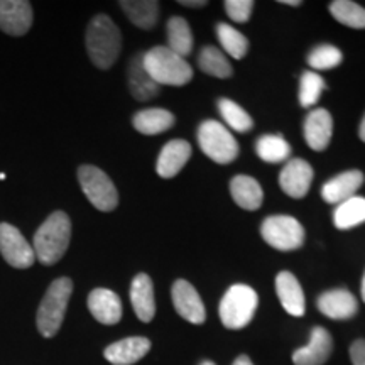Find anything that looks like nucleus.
Listing matches in <instances>:
<instances>
[{"mask_svg": "<svg viewBox=\"0 0 365 365\" xmlns=\"http://www.w3.org/2000/svg\"><path fill=\"white\" fill-rule=\"evenodd\" d=\"M217 38L220 41L223 53H227L234 59H242L249 53V39L240 31H237L234 26L220 22L217 26Z\"/></svg>", "mask_w": 365, "mask_h": 365, "instance_id": "nucleus-30", "label": "nucleus"}, {"mask_svg": "<svg viewBox=\"0 0 365 365\" xmlns=\"http://www.w3.org/2000/svg\"><path fill=\"white\" fill-rule=\"evenodd\" d=\"M191 158V145L188 140L185 139H173L168 143L159 153L158 163H156V171L158 175L164 178V180H170L175 178L182 168L186 166V163Z\"/></svg>", "mask_w": 365, "mask_h": 365, "instance_id": "nucleus-16", "label": "nucleus"}, {"mask_svg": "<svg viewBox=\"0 0 365 365\" xmlns=\"http://www.w3.org/2000/svg\"><path fill=\"white\" fill-rule=\"evenodd\" d=\"M364 182V173L359 170H350L341 175L331 178L322 188V196L327 203L340 205L345 200L352 198Z\"/></svg>", "mask_w": 365, "mask_h": 365, "instance_id": "nucleus-20", "label": "nucleus"}, {"mask_svg": "<svg viewBox=\"0 0 365 365\" xmlns=\"http://www.w3.org/2000/svg\"><path fill=\"white\" fill-rule=\"evenodd\" d=\"M0 254L9 266L16 269H29L36 262L33 245L26 240L19 228L11 223H0Z\"/></svg>", "mask_w": 365, "mask_h": 365, "instance_id": "nucleus-9", "label": "nucleus"}, {"mask_svg": "<svg viewBox=\"0 0 365 365\" xmlns=\"http://www.w3.org/2000/svg\"><path fill=\"white\" fill-rule=\"evenodd\" d=\"M313 168L304 159H287L279 175V186L291 198H304L313 182Z\"/></svg>", "mask_w": 365, "mask_h": 365, "instance_id": "nucleus-11", "label": "nucleus"}, {"mask_svg": "<svg viewBox=\"0 0 365 365\" xmlns=\"http://www.w3.org/2000/svg\"><path fill=\"white\" fill-rule=\"evenodd\" d=\"M200 149L218 164H230L239 156V144L234 134L218 120H205L200 124L198 132Z\"/></svg>", "mask_w": 365, "mask_h": 365, "instance_id": "nucleus-6", "label": "nucleus"}, {"mask_svg": "<svg viewBox=\"0 0 365 365\" xmlns=\"http://www.w3.org/2000/svg\"><path fill=\"white\" fill-rule=\"evenodd\" d=\"M118 6L130 22L140 29H153L159 19V2L156 0H122Z\"/></svg>", "mask_w": 365, "mask_h": 365, "instance_id": "nucleus-25", "label": "nucleus"}, {"mask_svg": "<svg viewBox=\"0 0 365 365\" xmlns=\"http://www.w3.org/2000/svg\"><path fill=\"white\" fill-rule=\"evenodd\" d=\"M362 299L365 303V274H364V279H362Z\"/></svg>", "mask_w": 365, "mask_h": 365, "instance_id": "nucleus-41", "label": "nucleus"}, {"mask_svg": "<svg viewBox=\"0 0 365 365\" xmlns=\"http://www.w3.org/2000/svg\"><path fill=\"white\" fill-rule=\"evenodd\" d=\"M218 110L227 125L235 132H249L254 127L252 117L249 115L239 103H235L230 98H220L218 100Z\"/></svg>", "mask_w": 365, "mask_h": 365, "instance_id": "nucleus-32", "label": "nucleus"}, {"mask_svg": "<svg viewBox=\"0 0 365 365\" xmlns=\"http://www.w3.org/2000/svg\"><path fill=\"white\" fill-rule=\"evenodd\" d=\"M330 14L340 24L352 29H365V9L350 0H335L330 4Z\"/></svg>", "mask_w": 365, "mask_h": 365, "instance_id": "nucleus-31", "label": "nucleus"}, {"mask_svg": "<svg viewBox=\"0 0 365 365\" xmlns=\"http://www.w3.org/2000/svg\"><path fill=\"white\" fill-rule=\"evenodd\" d=\"M225 12L234 22L244 24L250 19V14H252L254 2L252 0H227L225 4Z\"/></svg>", "mask_w": 365, "mask_h": 365, "instance_id": "nucleus-35", "label": "nucleus"}, {"mask_svg": "<svg viewBox=\"0 0 365 365\" xmlns=\"http://www.w3.org/2000/svg\"><path fill=\"white\" fill-rule=\"evenodd\" d=\"M130 303L140 322H153L156 314V299H154V284L148 274L140 272L132 279Z\"/></svg>", "mask_w": 365, "mask_h": 365, "instance_id": "nucleus-18", "label": "nucleus"}, {"mask_svg": "<svg viewBox=\"0 0 365 365\" xmlns=\"http://www.w3.org/2000/svg\"><path fill=\"white\" fill-rule=\"evenodd\" d=\"M88 309L97 322L115 325L122 318V301L117 293L105 287H97L88 294Z\"/></svg>", "mask_w": 365, "mask_h": 365, "instance_id": "nucleus-15", "label": "nucleus"}, {"mask_svg": "<svg viewBox=\"0 0 365 365\" xmlns=\"http://www.w3.org/2000/svg\"><path fill=\"white\" fill-rule=\"evenodd\" d=\"M78 181L88 202L100 212H113L118 205V193L110 178L97 166L85 164L78 168Z\"/></svg>", "mask_w": 365, "mask_h": 365, "instance_id": "nucleus-7", "label": "nucleus"}, {"mask_svg": "<svg viewBox=\"0 0 365 365\" xmlns=\"http://www.w3.org/2000/svg\"><path fill=\"white\" fill-rule=\"evenodd\" d=\"M150 350V341L144 336H129L105 349V359L112 365H132L144 359Z\"/></svg>", "mask_w": 365, "mask_h": 365, "instance_id": "nucleus-19", "label": "nucleus"}, {"mask_svg": "<svg viewBox=\"0 0 365 365\" xmlns=\"http://www.w3.org/2000/svg\"><path fill=\"white\" fill-rule=\"evenodd\" d=\"M200 365H217V364H213L212 360H203V362L200 364Z\"/></svg>", "mask_w": 365, "mask_h": 365, "instance_id": "nucleus-42", "label": "nucleus"}, {"mask_svg": "<svg viewBox=\"0 0 365 365\" xmlns=\"http://www.w3.org/2000/svg\"><path fill=\"white\" fill-rule=\"evenodd\" d=\"M318 309L331 319H350L359 312L355 296L346 289H331L318 296Z\"/></svg>", "mask_w": 365, "mask_h": 365, "instance_id": "nucleus-17", "label": "nucleus"}, {"mask_svg": "<svg viewBox=\"0 0 365 365\" xmlns=\"http://www.w3.org/2000/svg\"><path fill=\"white\" fill-rule=\"evenodd\" d=\"M234 365H254V364H252V360L247 357V355H240V357H237Z\"/></svg>", "mask_w": 365, "mask_h": 365, "instance_id": "nucleus-38", "label": "nucleus"}, {"mask_svg": "<svg viewBox=\"0 0 365 365\" xmlns=\"http://www.w3.org/2000/svg\"><path fill=\"white\" fill-rule=\"evenodd\" d=\"M86 51L95 66L108 70L115 65L122 51V34L115 22L98 14L86 27Z\"/></svg>", "mask_w": 365, "mask_h": 365, "instance_id": "nucleus-1", "label": "nucleus"}, {"mask_svg": "<svg viewBox=\"0 0 365 365\" xmlns=\"http://www.w3.org/2000/svg\"><path fill=\"white\" fill-rule=\"evenodd\" d=\"M166 34H168V48L173 53L180 54L181 58H186L193 51V33H191V27L186 19L182 17H171L168 21L166 26Z\"/></svg>", "mask_w": 365, "mask_h": 365, "instance_id": "nucleus-26", "label": "nucleus"}, {"mask_svg": "<svg viewBox=\"0 0 365 365\" xmlns=\"http://www.w3.org/2000/svg\"><path fill=\"white\" fill-rule=\"evenodd\" d=\"M230 193L234 202L240 208L249 210V212L259 210L264 202V191L261 182L247 175H239L230 181Z\"/></svg>", "mask_w": 365, "mask_h": 365, "instance_id": "nucleus-23", "label": "nucleus"}, {"mask_svg": "<svg viewBox=\"0 0 365 365\" xmlns=\"http://www.w3.org/2000/svg\"><path fill=\"white\" fill-rule=\"evenodd\" d=\"M359 137H360V139H362V143H365V115H364V118H362V122H360Z\"/></svg>", "mask_w": 365, "mask_h": 365, "instance_id": "nucleus-39", "label": "nucleus"}, {"mask_svg": "<svg viewBox=\"0 0 365 365\" xmlns=\"http://www.w3.org/2000/svg\"><path fill=\"white\" fill-rule=\"evenodd\" d=\"M71 240V220L65 212H54L36 230L33 249L36 259L53 266L66 254Z\"/></svg>", "mask_w": 365, "mask_h": 365, "instance_id": "nucleus-2", "label": "nucleus"}, {"mask_svg": "<svg viewBox=\"0 0 365 365\" xmlns=\"http://www.w3.org/2000/svg\"><path fill=\"white\" fill-rule=\"evenodd\" d=\"M303 134L307 144L313 150H325L330 145L333 134V118L331 113L325 108H314L304 118Z\"/></svg>", "mask_w": 365, "mask_h": 365, "instance_id": "nucleus-13", "label": "nucleus"}, {"mask_svg": "<svg viewBox=\"0 0 365 365\" xmlns=\"http://www.w3.org/2000/svg\"><path fill=\"white\" fill-rule=\"evenodd\" d=\"M173 304H175L176 313L186 322L193 323V325H202L207 319V312H205V304L200 298L198 291L195 289L193 284L188 281L178 279L173 284L171 289Z\"/></svg>", "mask_w": 365, "mask_h": 365, "instance_id": "nucleus-10", "label": "nucleus"}, {"mask_svg": "<svg viewBox=\"0 0 365 365\" xmlns=\"http://www.w3.org/2000/svg\"><path fill=\"white\" fill-rule=\"evenodd\" d=\"M365 222V198L364 196H352L340 205H336L333 212V223L339 230L359 227Z\"/></svg>", "mask_w": 365, "mask_h": 365, "instance_id": "nucleus-27", "label": "nucleus"}, {"mask_svg": "<svg viewBox=\"0 0 365 365\" xmlns=\"http://www.w3.org/2000/svg\"><path fill=\"white\" fill-rule=\"evenodd\" d=\"M341 59H344V54L336 46L319 44L308 54V65L318 71L331 70L340 65Z\"/></svg>", "mask_w": 365, "mask_h": 365, "instance_id": "nucleus-34", "label": "nucleus"}, {"mask_svg": "<svg viewBox=\"0 0 365 365\" xmlns=\"http://www.w3.org/2000/svg\"><path fill=\"white\" fill-rule=\"evenodd\" d=\"M325 80L314 71H304L299 80V103L301 107L309 108L319 100V95L325 90Z\"/></svg>", "mask_w": 365, "mask_h": 365, "instance_id": "nucleus-33", "label": "nucleus"}, {"mask_svg": "<svg viewBox=\"0 0 365 365\" xmlns=\"http://www.w3.org/2000/svg\"><path fill=\"white\" fill-rule=\"evenodd\" d=\"M71 293L73 282L70 277H58L49 284L38 308V317H36L38 330L46 339H53L61 328Z\"/></svg>", "mask_w": 365, "mask_h": 365, "instance_id": "nucleus-4", "label": "nucleus"}, {"mask_svg": "<svg viewBox=\"0 0 365 365\" xmlns=\"http://www.w3.org/2000/svg\"><path fill=\"white\" fill-rule=\"evenodd\" d=\"M261 235L269 245L282 252L296 250L304 244V228L294 217H267L261 225Z\"/></svg>", "mask_w": 365, "mask_h": 365, "instance_id": "nucleus-8", "label": "nucleus"}, {"mask_svg": "<svg viewBox=\"0 0 365 365\" xmlns=\"http://www.w3.org/2000/svg\"><path fill=\"white\" fill-rule=\"evenodd\" d=\"M350 359L352 365H365V340H355L350 345Z\"/></svg>", "mask_w": 365, "mask_h": 365, "instance_id": "nucleus-36", "label": "nucleus"}, {"mask_svg": "<svg viewBox=\"0 0 365 365\" xmlns=\"http://www.w3.org/2000/svg\"><path fill=\"white\" fill-rule=\"evenodd\" d=\"M33 26V6L26 0H0V29L9 36H24Z\"/></svg>", "mask_w": 365, "mask_h": 365, "instance_id": "nucleus-12", "label": "nucleus"}, {"mask_svg": "<svg viewBox=\"0 0 365 365\" xmlns=\"http://www.w3.org/2000/svg\"><path fill=\"white\" fill-rule=\"evenodd\" d=\"M255 150H257V156L262 161L276 164L287 161V158L291 154V145L286 143L284 137L267 134L259 137L257 144H255Z\"/></svg>", "mask_w": 365, "mask_h": 365, "instance_id": "nucleus-29", "label": "nucleus"}, {"mask_svg": "<svg viewBox=\"0 0 365 365\" xmlns=\"http://www.w3.org/2000/svg\"><path fill=\"white\" fill-rule=\"evenodd\" d=\"M175 122V115L164 108H145V110L137 112L132 118L134 129L144 135L163 134V132L170 130Z\"/></svg>", "mask_w": 365, "mask_h": 365, "instance_id": "nucleus-24", "label": "nucleus"}, {"mask_svg": "<svg viewBox=\"0 0 365 365\" xmlns=\"http://www.w3.org/2000/svg\"><path fill=\"white\" fill-rule=\"evenodd\" d=\"M259 304V296L247 284H234L223 294L218 314L228 330H242L252 322Z\"/></svg>", "mask_w": 365, "mask_h": 365, "instance_id": "nucleus-5", "label": "nucleus"}, {"mask_svg": "<svg viewBox=\"0 0 365 365\" xmlns=\"http://www.w3.org/2000/svg\"><path fill=\"white\" fill-rule=\"evenodd\" d=\"M281 4H284V6H291V7H299L301 0H281Z\"/></svg>", "mask_w": 365, "mask_h": 365, "instance_id": "nucleus-40", "label": "nucleus"}, {"mask_svg": "<svg viewBox=\"0 0 365 365\" xmlns=\"http://www.w3.org/2000/svg\"><path fill=\"white\" fill-rule=\"evenodd\" d=\"M145 71L159 86H182L193 80L190 63L180 54L173 53L168 46H154L143 53Z\"/></svg>", "mask_w": 365, "mask_h": 365, "instance_id": "nucleus-3", "label": "nucleus"}, {"mask_svg": "<svg viewBox=\"0 0 365 365\" xmlns=\"http://www.w3.org/2000/svg\"><path fill=\"white\" fill-rule=\"evenodd\" d=\"M180 4L182 7H195V9H200V7H205L207 6V0H180Z\"/></svg>", "mask_w": 365, "mask_h": 365, "instance_id": "nucleus-37", "label": "nucleus"}, {"mask_svg": "<svg viewBox=\"0 0 365 365\" xmlns=\"http://www.w3.org/2000/svg\"><path fill=\"white\" fill-rule=\"evenodd\" d=\"M198 66L203 73L215 78H230L234 68L227 59V54L215 46H205L198 56Z\"/></svg>", "mask_w": 365, "mask_h": 365, "instance_id": "nucleus-28", "label": "nucleus"}, {"mask_svg": "<svg viewBox=\"0 0 365 365\" xmlns=\"http://www.w3.org/2000/svg\"><path fill=\"white\" fill-rule=\"evenodd\" d=\"M333 350L331 335L323 327H314L307 346H301L293 354L294 365H323L330 359Z\"/></svg>", "mask_w": 365, "mask_h": 365, "instance_id": "nucleus-14", "label": "nucleus"}, {"mask_svg": "<svg viewBox=\"0 0 365 365\" xmlns=\"http://www.w3.org/2000/svg\"><path fill=\"white\" fill-rule=\"evenodd\" d=\"M276 293L277 298L281 301L282 308H284L291 317H303L304 309H307V304H304V293L294 274L287 271L277 274Z\"/></svg>", "mask_w": 365, "mask_h": 365, "instance_id": "nucleus-21", "label": "nucleus"}, {"mask_svg": "<svg viewBox=\"0 0 365 365\" xmlns=\"http://www.w3.org/2000/svg\"><path fill=\"white\" fill-rule=\"evenodd\" d=\"M127 75H129L130 95L135 100H139V102H145V100L158 97L159 88H161V86H159L156 81L150 78L149 73L145 71L144 61H143V53L135 54V56L130 59Z\"/></svg>", "mask_w": 365, "mask_h": 365, "instance_id": "nucleus-22", "label": "nucleus"}]
</instances>
